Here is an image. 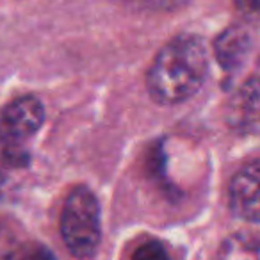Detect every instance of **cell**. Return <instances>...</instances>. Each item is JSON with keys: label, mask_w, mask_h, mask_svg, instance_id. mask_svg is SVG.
Masks as SVG:
<instances>
[{"label": "cell", "mask_w": 260, "mask_h": 260, "mask_svg": "<svg viewBox=\"0 0 260 260\" xmlns=\"http://www.w3.org/2000/svg\"><path fill=\"white\" fill-rule=\"evenodd\" d=\"M207 72L209 54L203 40L194 34H180L155 55L146 75V87L157 104H180L198 93Z\"/></svg>", "instance_id": "6da1fadb"}, {"label": "cell", "mask_w": 260, "mask_h": 260, "mask_svg": "<svg viewBox=\"0 0 260 260\" xmlns=\"http://www.w3.org/2000/svg\"><path fill=\"white\" fill-rule=\"evenodd\" d=\"M61 235L77 258H91L102 241L100 205L87 187H75L61 212Z\"/></svg>", "instance_id": "7a4b0ae2"}, {"label": "cell", "mask_w": 260, "mask_h": 260, "mask_svg": "<svg viewBox=\"0 0 260 260\" xmlns=\"http://www.w3.org/2000/svg\"><path fill=\"white\" fill-rule=\"evenodd\" d=\"M45 121V107L40 98L25 96L15 98L0 109V143L18 145L32 138Z\"/></svg>", "instance_id": "3957f363"}, {"label": "cell", "mask_w": 260, "mask_h": 260, "mask_svg": "<svg viewBox=\"0 0 260 260\" xmlns=\"http://www.w3.org/2000/svg\"><path fill=\"white\" fill-rule=\"evenodd\" d=\"M230 210L244 221H260V159L248 162L230 182Z\"/></svg>", "instance_id": "277c9868"}, {"label": "cell", "mask_w": 260, "mask_h": 260, "mask_svg": "<svg viewBox=\"0 0 260 260\" xmlns=\"http://www.w3.org/2000/svg\"><path fill=\"white\" fill-rule=\"evenodd\" d=\"M230 123L249 136H260V75L241 86L230 104Z\"/></svg>", "instance_id": "5b68a950"}, {"label": "cell", "mask_w": 260, "mask_h": 260, "mask_svg": "<svg viewBox=\"0 0 260 260\" xmlns=\"http://www.w3.org/2000/svg\"><path fill=\"white\" fill-rule=\"evenodd\" d=\"M249 45H251V38L248 30L242 27H228L214 43V54L217 62L230 72L241 66L249 50Z\"/></svg>", "instance_id": "8992f818"}, {"label": "cell", "mask_w": 260, "mask_h": 260, "mask_svg": "<svg viewBox=\"0 0 260 260\" xmlns=\"http://www.w3.org/2000/svg\"><path fill=\"white\" fill-rule=\"evenodd\" d=\"M219 260H260V237L251 234H234L223 241Z\"/></svg>", "instance_id": "52a82bcc"}, {"label": "cell", "mask_w": 260, "mask_h": 260, "mask_svg": "<svg viewBox=\"0 0 260 260\" xmlns=\"http://www.w3.org/2000/svg\"><path fill=\"white\" fill-rule=\"evenodd\" d=\"M130 8L141 9V11H152V13H168L182 8L185 0H123Z\"/></svg>", "instance_id": "ba28073f"}, {"label": "cell", "mask_w": 260, "mask_h": 260, "mask_svg": "<svg viewBox=\"0 0 260 260\" xmlns=\"http://www.w3.org/2000/svg\"><path fill=\"white\" fill-rule=\"evenodd\" d=\"M128 260H170V253H168V249L160 242L148 241L139 244L132 251Z\"/></svg>", "instance_id": "9c48e42d"}, {"label": "cell", "mask_w": 260, "mask_h": 260, "mask_svg": "<svg viewBox=\"0 0 260 260\" xmlns=\"http://www.w3.org/2000/svg\"><path fill=\"white\" fill-rule=\"evenodd\" d=\"M8 260H55L52 253L43 246H23L18 251L11 253Z\"/></svg>", "instance_id": "30bf717a"}, {"label": "cell", "mask_w": 260, "mask_h": 260, "mask_svg": "<svg viewBox=\"0 0 260 260\" xmlns=\"http://www.w3.org/2000/svg\"><path fill=\"white\" fill-rule=\"evenodd\" d=\"M237 2L244 11L260 16V0H237Z\"/></svg>", "instance_id": "8fae6325"}]
</instances>
